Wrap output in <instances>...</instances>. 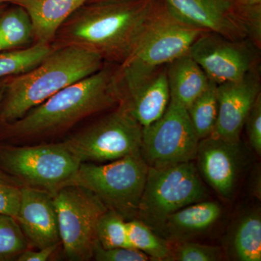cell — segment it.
Returning <instances> with one entry per match:
<instances>
[{
    "instance_id": "6da1fadb",
    "label": "cell",
    "mask_w": 261,
    "mask_h": 261,
    "mask_svg": "<svg viewBox=\"0 0 261 261\" xmlns=\"http://www.w3.org/2000/svg\"><path fill=\"white\" fill-rule=\"evenodd\" d=\"M157 1L89 2L63 24L53 46H79L121 65L133 51Z\"/></svg>"
},
{
    "instance_id": "7a4b0ae2",
    "label": "cell",
    "mask_w": 261,
    "mask_h": 261,
    "mask_svg": "<svg viewBox=\"0 0 261 261\" xmlns=\"http://www.w3.org/2000/svg\"><path fill=\"white\" fill-rule=\"evenodd\" d=\"M119 104L116 70L103 68L61 89L20 119L0 124V140H25L65 132Z\"/></svg>"
},
{
    "instance_id": "3957f363",
    "label": "cell",
    "mask_w": 261,
    "mask_h": 261,
    "mask_svg": "<svg viewBox=\"0 0 261 261\" xmlns=\"http://www.w3.org/2000/svg\"><path fill=\"white\" fill-rule=\"evenodd\" d=\"M102 57L75 45L54 47L33 69L7 80L0 124L13 123L57 92L103 68Z\"/></svg>"
},
{
    "instance_id": "277c9868",
    "label": "cell",
    "mask_w": 261,
    "mask_h": 261,
    "mask_svg": "<svg viewBox=\"0 0 261 261\" xmlns=\"http://www.w3.org/2000/svg\"><path fill=\"white\" fill-rule=\"evenodd\" d=\"M203 32L181 21L165 0H158L133 51L116 70L118 89L140 83L159 68L188 53Z\"/></svg>"
},
{
    "instance_id": "5b68a950",
    "label": "cell",
    "mask_w": 261,
    "mask_h": 261,
    "mask_svg": "<svg viewBox=\"0 0 261 261\" xmlns=\"http://www.w3.org/2000/svg\"><path fill=\"white\" fill-rule=\"evenodd\" d=\"M194 163L149 167L136 219L161 236L170 215L191 204L208 200Z\"/></svg>"
},
{
    "instance_id": "8992f818",
    "label": "cell",
    "mask_w": 261,
    "mask_h": 261,
    "mask_svg": "<svg viewBox=\"0 0 261 261\" xmlns=\"http://www.w3.org/2000/svg\"><path fill=\"white\" fill-rule=\"evenodd\" d=\"M148 168L141 154L105 165L82 163L66 185L90 190L108 209L116 211L128 221L137 216Z\"/></svg>"
},
{
    "instance_id": "52a82bcc",
    "label": "cell",
    "mask_w": 261,
    "mask_h": 261,
    "mask_svg": "<svg viewBox=\"0 0 261 261\" xmlns=\"http://www.w3.org/2000/svg\"><path fill=\"white\" fill-rule=\"evenodd\" d=\"M80 165L64 142L29 146L0 145V171L23 186L51 193L65 186Z\"/></svg>"
},
{
    "instance_id": "ba28073f",
    "label": "cell",
    "mask_w": 261,
    "mask_h": 261,
    "mask_svg": "<svg viewBox=\"0 0 261 261\" xmlns=\"http://www.w3.org/2000/svg\"><path fill=\"white\" fill-rule=\"evenodd\" d=\"M142 126L121 105L63 142L82 163L107 162L141 154Z\"/></svg>"
},
{
    "instance_id": "9c48e42d",
    "label": "cell",
    "mask_w": 261,
    "mask_h": 261,
    "mask_svg": "<svg viewBox=\"0 0 261 261\" xmlns=\"http://www.w3.org/2000/svg\"><path fill=\"white\" fill-rule=\"evenodd\" d=\"M51 194L65 257L73 261L93 258L97 221L107 207L93 192L77 185H65Z\"/></svg>"
},
{
    "instance_id": "30bf717a",
    "label": "cell",
    "mask_w": 261,
    "mask_h": 261,
    "mask_svg": "<svg viewBox=\"0 0 261 261\" xmlns=\"http://www.w3.org/2000/svg\"><path fill=\"white\" fill-rule=\"evenodd\" d=\"M199 141L187 108L170 99L163 116L142 128L140 153L149 167L192 162Z\"/></svg>"
},
{
    "instance_id": "8fae6325",
    "label": "cell",
    "mask_w": 261,
    "mask_h": 261,
    "mask_svg": "<svg viewBox=\"0 0 261 261\" xmlns=\"http://www.w3.org/2000/svg\"><path fill=\"white\" fill-rule=\"evenodd\" d=\"M254 47L257 48L247 39L232 40L216 33L203 32L192 44L189 54L209 80L219 85L242 80L255 69Z\"/></svg>"
},
{
    "instance_id": "7c38bea8",
    "label": "cell",
    "mask_w": 261,
    "mask_h": 261,
    "mask_svg": "<svg viewBox=\"0 0 261 261\" xmlns=\"http://www.w3.org/2000/svg\"><path fill=\"white\" fill-rule=\"evenodd\" d=\"M245 154L241 140L234 142L210 136L199 141L196 167L220 197L231 200L247 165Z\"/></svg>"
},
{
    "instance_id": "4fadbf2b",
    "label": "cell",
    "mask_w": 261,
    "mask_h": 261,
    "mask_svg": "<svg viewBox=\"0 0 261 261\" xmlns=\"http://www.w3.org/2000/svg\"><path fill=\"white\" fill-rule=\"evenodd\" d=\"M181 21L232 40H249L243 6L231 0H165ZM250 41V40H249Z\"/></svg>"
},
{
    "instance_id": "5bb4252c",
    "label": "cell",
    "mask_w": 261,
    "mask_h": 261,
    "mask_svg": "<svg viewBox=\"0 0 261 261\" xmlns=\"http://www.w3.org/2000/svg\"><path fill=\"white\" fill-rule=\"evenodd\" d=\"M219 113L213 137L229 141H240L247 117L260 94V83L256 70L242 80L219 84L217 87Z\"/></svg>"
},
{
    "instance_id": "9a60e30c",
    "label": "cell",
    "mask_w": 261,
    "mask_h": 261,
    "mask_svg": "<svg viewBox=\"0 0 261 261\" xmlns=\"http://www.w3.org/2000/svg\"><path fill=\"white\" fill-rule=\"evenodd\" d=\"M16 220L29 245L42 249L61 244L58 216L51 192L22 186Z\"/></svg>"
},
{
    "instance_id": "2e32d148",
    "label": "cell",
    "mask_w": 261,
    "mask_h": 261,
    "mask_svg": "<svg viewBox=\"0 0 261 261\" xmlns=\"http://www.w3.org/2000/svg\"><path fill=\"white\" fill-rule=\"evenodd\" d=\"M119 104L144 127L159 120L170 102L166 66L147 80L132 87L118 89Z\"/></svg>"
},
{
    "instance_id": "e0dca14e",
    "label": "cell",
    "mask_w": 261,
    "mask_h": 261,
    "mask_svg": "<svg viewBox=\"0 0 261 261\" xmlns=\"http://www.w3.org/2000/svg\"><path fill=\"white\" fill-rule=\"evenodd\" d=\"M221 215L222 207L216 201L191 204L168 216L161 236L171 244L190 241L210 229Z\"/></svg>"
},
{
    "instance_id": "ac0fdd59",
    "label": "cell",
    "mask_w": 261,
    "mask_h": 261,
    "mask_svg": "<svg viewBox=\"0 0 261 261\" xmlns=\"http://www.w3.org/2000/svg\"><path fill=\"white\" fill-rule=\"evenodd\" d=\"M91 0H15L28 13L36 43L51 44L63 24Z\"/></svg>"
},
{
    "instance_id": "d6986e66",
    "label": "cell",
    "mask_w": 261,
    "mask_h": 261,
    "mask_svg": "<svg viewBox=\"0 0 261 261\" xmlns=\"http://www.w3.org/2000/svg\"><path fill=\"white\" fill-rule=\"evenodd\" d=\"M170 99L188 108L208 87L210 80L188 53L166 65Z\"/></svg>"
},
{
    "instance_id": "ffe728a7",
    "label": "cell",
    "mask_w": 261,
    "mask_h": 261,
    "mask_svg": "<svg viewBox=\"0 0 261 261\" xmlns=\"http://www.w3.org/2000/svg\"><path fill=\"white\" fill-rule=\"evenodd\" d=\"M229 253L235 260H261V216L252 211L237 221L228 243Z\"/></svg>"
},
{
    "instance_id": "44dd1931",
    "label": "cell",
    "mask_w": 261,
    "mask_h": 261,
    "mask_svg": "<svg viewBox=\"0 0 261 261\" xmlns=\"http://www.w3.org/2000/svg\"><path fill=\"white\" fill-rule=\"evenodd\" d=\"M34 40L30 17L21 6L13 5L0 13V51L28 47Z\"/></svg>"
},
{
    "instance_id": "7402d4cb",
    "label": "cell",
    "mask_w": 261,
    "mask_h": 261,
    "mask_svg": "<svg viewBox=\"0 0 261 261\" xmlns=\"http://www.w3.org/2000/svg\"><path fill=\"white\" fill-rule=\"evenodd\" d=\"M54 46L35 43L23 49L0 51V80L23 74L33 69L50 54Z\"/></svg>"
},
{
    "instance_id": "603a6c76",
    "label": "cell",
    "mask_w": 261,
    "mask_h": 261,
    "mask_svg": "<svg viewBox=\"0 0 261 261\" xmlns=\"http://www.w3.org/2000/svg\"><path fill=\"white\" fill-rule=\"evenodd\" d=\"M218 84L210 81L208 87L187 108L190 121L200 140L214 132L219 113Z\"/></svg>"
},
{
    "instance_id": "cb8c5ba5",
    "label": "cell",
    "mask_w": 261,
    "mask_h": 261,
    "mask_svg": "<svg viewBox=\"0 0 261 261\" xmlns=\"http://www.w3.org/2000/svg\"><path fill=\"white\" fill-rule=\"evenodd\" d=\"M130 247L144 252L154 260H171L172 245L140 220L126 222Z\"/></svg>"
},
{
    "instance_id": "d4e9b609",
    "label": "cell",
    "mask_w": 261,
    "mask_h": 261,
    "mask_svg": "<svg viewBox=\"0 0 261 261\" xmlns=\"http://www.w3.org/2000/svg\"><path fill=\"white\" fill-rule=\"evenodd\" d=\"M126 222L116 211L110 209L105 211L98 220L96 227L98 243L105 249L130 247Z\"/></svg>"
},
{
    "instance_id": "484cf974",
    "label": "cell",
    "mask_w": 261,
    "mask_h": 261,
    "mask_svg": "<svg viewBox=\"0 0 261 261\" xmlns=\"http://www.w3.org/2000/svg\"><path fill=\"white\" fill-rule=\"evenodd\" d=\"M29 246L16 219L0 214V257L4 260L17 258Z\"/></svg>"
},
{
    "instance_id": "4316f807",
    "label": "cell",
    "mask_w": 261,
    "mask_h": 261,
    "mask_svg": "<svg viewBox=\"0 0 261 261\" xmlns=\"http://www.w3.org/2000/svg\"><path fill=\"white\" fill-rule=\"evenodd\" d=\"M171 260L219 261L224 258L221 247L192 241L173 243Z\"/></svg>"
},
{
    "instance_id": "83f0119b",
    "label": "cell",
    "mask_w": 261,
    "mask_h": 261,
    "mask_svg": "<svg viewBox=\"0 0 261 261\" xmlns=\"http://www.w3.org/2000/svg\"><path fill=\"white\" fill-rule=\"evenodd\" d=\"M21 187L0 171V214L16 219L21 199Z\"/></svg>"
},
{
    "instance_id": "f1b7e54d",
    "label": "cell",
    "mask_w": 261,
    "mask_h": 261,
    "mask_svg": "<svg viewBox=\"0 0 261 261\" xmlns=\"http://www.w3.org/2000/svg\"><path fill=\"white\" fill-rule=\"evenodd\" d=\"M93 258L97 261H147L151 259L144 252L130 247L105 249L97 242Z\"/></svg>"
},
{
    "instance_id": "f546056e",
    "label": "cell",
    "mask_w": 261,
    "mask_h": 261,
    "mask_svg": "<svg viewBox=\"0 0 261 261\" xmlns=\"http://www.w3.org/2000/svg\"><path fill=\"white\" fill-rule=\"evenodd\" d=\"M250 146L257 154H261V94L247 117L245 123Z\"/></svg>"
},
{
    "instance_id": "4dcf8cb0",
    "label": "cell",
    "mask_w": 261,
    "mask_h": 261,
    "mask_svg": "<svg viewBox=\"0 0 261 261\" xmlns=\"http://www.w3.org/2000/svg\"><path fill=\"white\" fill-rule=\"evenodd\" d=\"M61 244L51 245L42 249H37L38 250H25L17 257L18 261H47L50 260L55 252Z\"/></svg>"
},
{
    "instance_id": "1f68e13d",
    "label": "cell",
    "mask_w": 261,
    "mask_h": 261,
    "mask_svg": "<svg viewBox=\"0 0 261 261\" xmlns=\"http://www.w3.org/2000/svg\"><path fill=\"white\" fill-rule=\"evenodd\" d=\"M233 3L242 5H261V0H231Z\"/></svg>"
},
{
    "instance_id": "d6a6232c",
    "label": "cell",
    "mask_w": 261,
    "mask_h": 261,
    "mask_svg": "<svg viewBox=\"0 0 261 261\" xmlns=\"http://www.w3.org/2000/svg\"><path fill=\"white\" fill-rule=\"evenodd\" d=\"M7 80H8V78L0 80V106H1L3 97H4L5 86H6Z\"/></svg>"
},
{
    "instance_id": "836d02e7",
    "label": "cell",
    "mask_w": 261,
    "mask_h": 261,
    "mask_svg": "<svg viewBox=\"0 0 261 261\" xmlns=\"http://www.w3.org/2000/svg\"><path fill=\"white\" fill-rule=\"evenodd\" d=\"M15 0H0V4H6V3H11L13 4Z\"/></svg>"
},
{
    "instance_id": "e575fe53",
    "label": "cell",
    "mask_w": 261,
    "mask_h": 261,
    "mask_svg": "<svg viewBox=\"0 0 261 261\" xmlns=\"http://www.w3.org/2000/svg\"><path fill=\"white\" fill-rule=\"evenodd\" d=\"M7 8L6 4H0V13Z\"/></svg>"
},
{
    "instance_id": "d590c367",
    "label": "cell",
    "mask_w": 261,
    "mask_h": 261,
    "mask_svg": "<svg viewBox=\"0 0 261 261\" xmlns=\"http://www.w3.org/2000/svg\"><path fill=\"white\" fill-rule=\"evenodd\" d=\"M108 1V0H91L90 2Z\"/></svg>"
},
{
    "instance_id": "8d00e7d4",
    "label": "cell",
    "mask_w": 261,
    "mask_h": 261,
    "mask_svg": "<svg viewBox=\"0 0 261 261\" xmlns=\"http://www.w3.org/2000/svg\"><path fill=\"white\" fill-rule=\"evenodd\" d=\"M3 260H3V258H2V257H0V261H3Z\"/></svg>"
}]
</instances>
